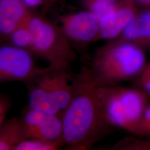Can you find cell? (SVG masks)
<instances>
[{
  "label": "cell",
  "instance_id": "17",
  "mask_svg": "<svg viewBox=\"0 0 150 150\" xmlns=\"http://www.w3.org/2000/svg\"><path fill=\"white\" fill-rule=\"evenodd\" d=\"M11 106L10 98L4 95H0V125L7 119L6 117Z\"/></svg>",
  "mask_w": 150,
  "mask_h": 150
},
{
  "label": "cell",
  "instance_id": "21",
  "mask_svg": "<svg viewBox=\"0 0 150 150\" xmlns=\"http://www.w3.org/2000/svg\"><path fill=\"white\" fill-rule=\"evenodd\" d=\"M149 76H150V62L146 64L144 70L139 76V79H144Z\"/></svg>",
  "mask_w": 150,
  "mask_h": 150
},
{
  "label": "cell",
  "instance_id": "22",
  "mask_svg": "<svg viewBox=\"0 0 150 150\" xmlns=\"http://www.w3.org/2000/svg\"><path fill=\"white\" fill-rule=\"evenodd\" d=\"M141 121H146L150 122V103L146 108Z\"/></svg>",
  "mask_w": 150,
  "mask_h": 150
},
{
  "label": "cell",
  "instance_id": "9",
  "mask_svg": "<svg viewBox=\"0 0 150 150\" xmlns=\"http://www.w3.org/2000/svg\"><path fill=\"white\" fill-rule=\"evenodd\" d=\"M22 0H0V32L7 36L30 15Z\"/></svg>",
  "mask_w": 150,
  "mask_h": 150
},
{
  "label": "cell",
  "instance_id": "10",
  "mask_svg": "<svg viewBox=\"0 0 150 150\" xmlns=\"http://www.w3.org/2000/svg\"><path fill=\"white\" fill-rule=\"evenodd\" d=\"M133 9L127 6L117 7L111 15L99 21L98 40H112L118 38L124 28L134 18Z\"/></svg>",
  "mask_w": 150,
  "mask_h": 150
},
{
  "label": "cell",
  "instance_id": "5",
  "mask_svg": "<svg viewBox=\"0 0 150 150\" xmlns=\"http://www.w3.org/2000/svg\"><path fill=\"white\" fill-rule=\"evenodd\" d=\"M28 26L33 36L30 51L55 67L70 68L76 54L61 27L31 15Z\"/></svg>",
  "mask_w": 150,
  "mask_h": 150
},
{
  "label": "cell",
  "instance_id": "14",
  "mask_svg": "<svg viewBox=\"0 0 150 150\" xmlns=\"http://www.w3.org/2000/svg\"><path fill=\"white\" fill-rule=\"evenodd\" d=\"M86 7L96 16L98 21L110 16L117 8L108 0H83Z\"/></svg>",
  "mask_w": 150,
  "mask_h": 150
},
{
  "label": "cell",
  "instance_id": "4",
  "mask_svg": "<svg viewBox=\"0 0 150 150\" xmlns=\"http://www.w3.org/2000/svg\"><path fill=\"white\" fill-rule=\"evenodd\" d=\"M102 107L108 122L139 136V125L149 96L141 89L118 85L100 86Z\"/></svg>",
  "mask_w": 150,
  "mask_h": 150
},
{
  "label": "cell",
  "instance_id": "1",
  "mask_svg": "<svg viewBox=\"0 0 150 150\" xmlns=\"http://www.w3.org/2000/svg\"><path fill=\"white\" fill-rule=\"evenodd\" d=\"M100 87L88 67L83 66L76 75L74 96L62 115L64 144L69 150H88L112 127L104 113Z\"/></svg>",
  "mask_w": 150,
  "mask_h": 150
},
{
  "label": "cell",
  "instance_id": "19",
  "mask_svg": "<svg viewBox=\"0 0 150 150\" xmlns=\"http://www.w3.org/2000/svg\"><path fill=\"white\" fill-rule=\"evenodd\" d=\"M139 83L141 90L150 96V76L144 79H139Z\"/></svg>",
  "mask_w": 150,
  "mask_h": 150
},
{
  "label": "cell",
  "instance_id": "3",
  "mask_svg": "<svg viewBox=\"0 0 150 150\" xmlns=\"http://www.w3.org/2000/svg\"><path fill=\"white\" fill-rule=\"evenodd\" d=\"M70 69L49 65L46 71L26 82L28 106L62 117L74 96L76 86V75H72Z\"/></svg>",
  "mask_w": 150,
  "mask_h": 150
},
{
  "label": "cell",
  "instance_id": "20",
  "mask_svg": "<svg viewBox=\"0 0 150 150\" xmlns=\"http://www.w3.org/2000/svg\"><path fill=\"white\" fill-rule=\"evenodd\" d=\"M24 4L28 7H36L42 5L48 0H22Z\"/></svg>",
  "mask_w": 150,
  "mask_h": 150
},
{
  "label": "cell",
  "instance_id": "15",
  "mask_svg": "<svg viewBox=\"0 0 150 150\" xmlns=\"http://www.w3.org/2000/svg\"><path fill=\"white\" fill-rule=\"evenodd\" d=\"M112 150H150V139L127 137L114 145Z\"/></svg>",
  "mask_w": 150,
  "mask_h": 150
},
{
  "label": "cell",
  "instance_id": "6",
  "mask_svg": "<svg viewBox=\"0 0 150 150\" xmlns=\"http://www.w3.org/2000/svg\"><path fill=\"white\" fill-rule=\"evenodd\" d=\"M29 50L13 45L0 48V82L20 81L25 83L48 69L38 67Z\"/></svg>",
  "mask_w": 150,
  "mask_h": 150
},
{
  "label": "cell",
  "instance_id": "23",
  "mask_svg": "<svg viewBox=\"0 0 150 150\" xmlns=\"http://www.w3.org/2000/svg\"><path fill=\"white\" fill-rule=\"evenodd\" d=\"M139 1L145 4H150V0H139Z\"/></svg>",
  "mask_w": 150,
  "mask_h": 150
},
{
  "label": "cell",
  "instance_id": "16",
  "mask_svg": "<svg viewBox=\"0 0 150 150\" xmlns=\"http://www.w3.org/2000/svg\"><path fill=\"white\" fill-rule=\"evenodd\" d=\"M61 145L49 143L41 140L25 139L17 145L14 150H57L60 149Z\"/></svg>",
  "mask_w": 150,
  "mask_h": 150
},
{
  "label": "cell",
  "instance_id": "13",
  "mask_svg": "<svg viewBox=\"0 0 150 150\" xmlns=\"http://www.w3.org/2000/svg\"><path fill=\"white\" fill-rule=\"evenodd\" d=\"M31 15L22 22L8 37L12 45L29 51L33 40L32 32L28 26V20Z\"/></svg>",
  "mask_w": 150,
  "mask_h": 150
},
{
  "label": "cell",
  "instance_id": "2",
  "mask_svg": "<svg viewBox=\"0 0 150 150\" xmlns=\"http://www.w3.org/2000/svg\"><path fill=\"white\" fill-rule=\"evenodd\" d=\"M146 64L142 48L116 41L101 48L88 68L98 86H111L139 76Z\"/></svg>",
  "mask_w": 150,
  "mask_h": 150
},
{
  "label": "cell",
  "instance_id": "11",
  "mask_svg": "<svg viewBox=\"0 0 150 150\" xmlns=\"http://www.w3.org/2000/svg\"><path fill=\"white\" fill-rule=\"evenodd\" d=\"M118 41L134 43L143 49L150 47V11L134 17L119 35Z\"/></svg>",
  "mask_w": 150,
  "mask_h": 150
},
{
  "label": "cell",
  "instance_id": "24",
  "mask_svg": "<svg viewBox=\"0 0 150 150\" xmlns=\"http://www.w3.org/2000/svg\"><path fill=\"white\" fill-rule=\"evenodd\" d=\"M108 1H111V2H115V1H116V0H108Z\"/></svg>",
  "mask_w": 150,
  "mask_h": 150
},
{
  "label": "cell",
  "instance_id": "8",
  "mask_svg": "<svg viewBox=\"0 0 150 150\" xmlns=\"http://www.w3.org/2000/svg\"><path fill=\"white\" fill-rule=\"evenodd\" d=\"M61 27L66 37L76 43H87L97 40L99 21L90 11H82L60 18Z\"/></svg>",
  "mask_w": 150,
  "mask_h": 150
},
{
  "label": "cell",
  "instance_id": "12",
  "mask_svg": "<svg viewBox=\"0 0 150 150\" xmlns=\"http://www.w3.org/2000/svg\"><path fill=\"white\" fill-rule=\"evenodd\" d=\"M25 139L20 117L6 119L0 125V150H14Z\"/></svg>",
  "mask_w": 150,
  "mask_h": 150
},
{
  "label": "cell",
  "instance_id": "7",
  "mask_svg": "<svg viewBox=\"0 0 150 150\" xmlns=\"http://www.w3.org/2000/svg\"><path fill=\"white\" fill-rule=\"evenodd\" d=\"M20 118L26 139H38L62 146L64 145L62 117L27 106Z\"/></svg>",
  "mask_w": 150,
  "mask_h": 150
},
{
  "label": "cell",
  "instance_id": "18",
  "mask_svg": "<svg viewBox=\"0 0 150 150\" xmlns=\"http://www.w3.org/2000/svg\"><path fill=\"white\" fill-rule=\"evenodd\" d=\"M139 136L150 139V122L141 121L139 125Z\"/></svg>",
  "mask_w": 150,
  "mask_h": 150
}]
</instances>
